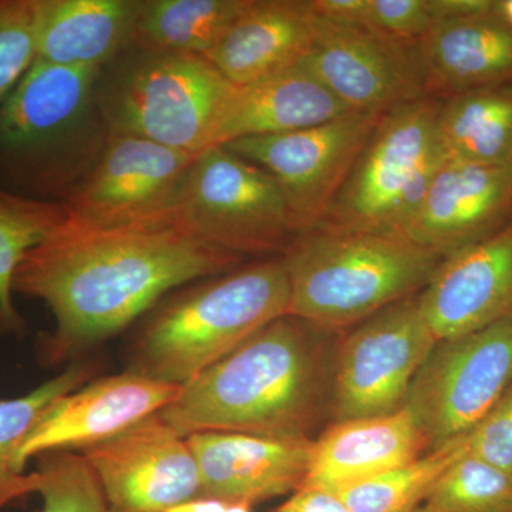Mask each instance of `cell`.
<instances>
[{
    "label": "cell",
    "mask_w": 512,
    "mask_h": 512,
    "mask_svg": "<svg viewBox=\"0 0 512 512\" xmlns=\"http://www.w3.org/2000/svg\"><path fill=\"white\" fill-rule=\"evenodd\" d=\"M430 450L429 439L406 407L387 416L336 421L313 440L303 485L339 491L410 463Z\"/></svg>",
    "instance_id": "19"
},
{
    "label": "cell",
    "mask_w": 512,
    "mask_h": 512,
    "mask_svg": "<svg viewBox=\"0 0 512 512\" xmlns=\"http://www.w3.org/2000/svg\"><path fill=\"white\" fill-rule=\"evenodd\" d=\"M289 301L281 256L211 276L156 309L138 335L128 370L184 387L288 315Z\"/></svg>",
    "instance_id": "5"
},
{
    "label": "cell",
    "mask_w": 512,
    "mask_h": 512,
    "mask_svg": "<svg viewBox=\"0 0 512 512\" xmlns=\"http://www.w3.org/2000/svg\"><path fill=\"white\" fill-rule=\"evenodd\" d=\"M225 508H227V504L222 503V501L201 497L187 501V503L175 505L174 508L167 512H225Z\"/></svg>",
    "instance_id": "37"
},
{
    "label": "cell",
    "mask_w": 512,
    "mask_h": 512,
    "mask_svg": "<svg viewBox=\"0 0 512 512\" xmlns=\"http://www.w3.org/2000/svg\"><path fill=\"white\" fill-rule=\"evenodd\" d=\"M251 508L245 504H227L225 512H252Z\"/></svg>",
    "instance_id": "39"
},
{
    "label": "cell",
    "mask_w": 512,
    "mask_h": 512,
    "mask_svg": "<svg viewBox=\"0 0 512 512\" xmlns=\"http://www.w3.org/2000/svg\"><path fill=\"white\" fill-rule=\"evenodd\" d=\"M62 202L36 200L0 188V330L20 332L25 320L13 303V278L25 256L66 224Z\"/></svg>",
    "instance_id": "26"
},
{
    "label": "cell",
    "mask_w": 512,
    "mask_h": 512,
    "mask_svg": "<svg viewBox=\"0 0 512 512\" xmlns=\"http://www.w3.org/2000/svg\"><path fill=\"white\" fill-rule=\"evenodd\" d=\"M289 315L345 332L430 284L444 258L402 235L315 228L281 256Z\"/></svg>",
    "instance_id": "4"
},
{
    "label": "cell",
    "mask_w": 512,
    "mask_h": 512,
    "mask_svg": "<svg viewBox=\"0 0 512 512\" xmlns=\"http://www.w3.org/2000/svg\"><path fill=\"white\" fill-rule=\"evenodd\" d=\"M234 87L204 56L128 47L101 69L97 103L110 134L200 154Z\"/></svg>",
    "instance_id": "6"
},
{
    "label": "cell",
    "mask_w": 512,
    "mask_h": 512,
    "mask_svg": "<svg viewBox=\"0 0 512 512\" xmlns=\"http://www.w3.org/2000/svg\"><path fill=\"white\" fill-rule=\"evenodd\" d=\"M143 0H35L36 60L103 69L131 46Z\"/></svg>",
    "instance_id": "22"
},
{
    "label": "cell",
    "mask_w": 512,
    "mask_h": 512,
    "mask_svg": "<svg viewBox=\"0 0 512 512\" xmlns=\"http://www.w3.org/2000/svg\"><path fill=\"white\" fill-rule=\"evenodd\" d=\"M308 0H251L205 59L234 86L258 82L301 62L313 37Z\"/></svg>",
    "instance_id": "21"
},
{
    "label": "cell",
    "mask_w": 512,
    "mask_h": 512,
    "mask_svg": "<svg viewBox=\"0 0 512 512\" xmlns=\"http://www.w3.org/2000/svg\"><path fill=\"white\" fill-rule=\"evenodd\" d=\"M275 512H349L335 491L315 485H303Z\"/></svg>",
    "instance_id": "34"
},
{
    "label": "cell",
    "mask_w": 512,
    "mask_h": 512,
    "mask_svg": "<svg viewBox=\"0 0 512 512\" xmlns=\"http://www.w3.org/2000/svg\"><path fill=\"white\" fill-rule=\"evenodd\" d=\"M434 26L429 0H369L366 28L394 42L417 45Z\"/></svg>",
    "instance_id": "33"
},
{
    "label": "cell",
    "mask_w": 512,
    "mask_h": 512,
    "mask_svg": "<svg viewBox=\"0 0 512 512\" xmlns=\"http://www.w3.org/2000/svg\"><path fill=\"white\" fill-rule=\"evenodd\" d=\"M512 221V164L447 158L402 237L441 258L493 237Z\"/></svg>",
    "instance_id": "16"
},
{
    "label": "cell",
    "mask_w": 512,
    "mask_h": 512,
    "mask_svg": "<svg viewBox=\"0 0 512 512\" xmlns=\"http://www.w3.org/2000/svg\"><path fill=\"white\" fill-rule=\"evenodd\" d=\"M466 434L379 476L335 491L349 512H414L448 468L466 456Z\"/></svg>",
    "instance_id": "27"
},
{
    "label": "cell",
    "mask_w": 512,
    "mask_h": 512,
    "mask_svg": "<svg viewBox=\"0 0 512 512\" xmlns=\"http://www.w3.org/2000/svg\"><path fill=\"white\" fill-rule=\"evenodd\" d=\"M249 3L251 0H143L130 47L208 55Z\"/></svg>",
    "instance_id": "25"
},
{
    "label": "cell",
    "mask_w": 512,
    "mask_h": 512,
    "mask_svg": "<svg viewBox=\"0 0 512 512\" xmlns=\"http://www.w3.org/2000/svg\"><path fill=\"white\" fill-rule=\"evenodd\" d=\"M80 453L99 476L107 512H167L202 497L188 441L160 413Z\"/></svg>",
    "instance_id": "14"
},
{
    "label": "cell",
    "mask_w": 512,
    "mask_h": 512,
    "mask_svg": "<svg viewBox=\"0 0 512 512\" xmlns=\"http://www.w3.org/2000/svg\"><path fill=\"white\" fill-rule=\"evenodd\" d=\"M437 342L419 295L393 303L340 333L329 423L404 409L413 379Z\"/></svg>",
    "instance_id": "9"
},
{
    "label": "cell",
    "mask_w": 512,
    "mask_h": 512,
    "mask_svg": "<svg viewBox=\"0 0 512 512\" xmlns=\"http://www.w3.org/2000/svg\"><path fill=\"white\" fill-rule=\"evenodd\" d=\"M35 60V0H0V104Z\"/></svg>",
    "instance_id": "31"
},
{
    "label": "cell",
    "mask_w": 512,
    "mask_h": 512,
    "mask_svg": "<svg viewBox=\"0 0 512 512\" xmlns=\"http://www.w3.org/2000/svg\"><path fill=\"white\" fill-rule=\"evenodd\" d=\"M302 62L353 113L384 114L429 97L416 45L394 42L366 26L315 16L311 47Z\"/></svg>",
    "instance_id": "13"
},
{
    "label": "cell",
    "mask_w": 512,
    "mask_h": 512,
    "mask_svg": "<svg viewBox=\"0 0 512 512\" xmlns=\"http://www.w3.org/2000/svg\"><path fill=\"white\" fill-rule=\"evenodd\" d=\"M92 376V366L77 363L25 396L0 400V510L32 494L30 474L15 470V457L23 441L60 397L80 389Z\"/></svg>",
    "instance_id": "28"
},
{
    "label": "cell",
    "mask_w": 512,
    "mask_h": 512,
    "mask_svg": "<svg viewBox=\"0 0 512 512\" xmlns=\"http://www.w3.org/2000/svg\"><path fill=\"white\" fill-rule=\"evenodd\" d=\"M242 259L175 224L96 229L67 220L25 256L13 292L53 313L39 352L57 366L113 338L168 292L228 274Z\"/></svg>",
    "instance_id": "1"
},
{
    "label": "cell",
    "mask_w": 512,
    "mask_h": 512,
    "mask_svg": "<svg viewBox=\"0 0 512 512\" xmlns=\"http://www.w3.org/2000/svg\"><path fill=\"white\" fill-rule=\"evenodd\" d=\"M173 221L241 258L282 256L303 234L274 178L224 146L207 148L195 158Z\"/></svg>",
    "instance_id": "8"
},
{
    "label": "cell",
    "mask_w": 512,
    "mask_h": 512,
    "mask_svg": "<svg viewBox=\"0 0 512 512\" xmlns=\"http://www.w3.org/2000/svg\"><path fill=\"white\" fill-rule=\"evenodd\" d=\"M493 16L512 30V0H494Z\"/></svg>",
    "instance_id": "38"
},
{
    "label": "cell",
    "mask_w": 512,
    "mask_h": 512,
    "mask_svg": "<svg viewBox=\"0 0 512 512\" xmlns=\"http://www.w3.org/2000/svg\"><path fill=\"white\" fill-rule=\"evenodd\" d=\"M468 456L512 477V384L483 419L466 434Z\"/></svg>",
    "instance_id": "32"
},
{
    "label": "cell",
    "mask_w": 512,
    "mask_h": 512,
    "mask_svg": "<svg viewBox=\"0 0 512 512\" xmlns=\"http://www.w3.org/2000/svg\"><path fill=\"white\" fill-rule=\"evenodd\" d=\"M198 471L202 497L254 507L295 493L305 484L313 440H279L207 431L185 437Z\"/></svg>",
    "instance_id": "18"
},
{
    "label": "cell",
    "mask_w": 512,
    "mask_h": 512,
    "mask_svg": "<svg viewBox=\"0 0 512 512\" xmlns=\"http://www.w3.org/2000/svg\"><path fill=\"white\" fill-rule=\"evenodd\" d=\"M353 113L301 62L235 86L220 114L211 147L247 137L291 133Z\"/></svg>",
    "instance_id": "20"
},
{
    "label": "cell",
    "mask_w": 512,
    "mask_h": 512,
    "mask_svg": "<svg viewBox=\"0 0 512 512\" xmlns=\"http://www.w3.org/2000/svg\"><path fill=\"white\" fill-rule=\"evenodd\" d=\"M180 386L127 370L60 397L23 441L15 470L49 451H83L113 439L177 399Z\"/></svg>",
    "instance_id": "15"
},
{
    "label": "cell",
    "mask_w": 512,
    "mask_h": 512,
    "mask_svg": "<svg viewBox=\"0 0 512 512\" xmlns=\"http://www.w3.org/2000/svg\"><path fill=\"white\" fill-rule=\"evenodd\" d=\"M416 56L429 97L512 82V30L493 12L437 23L417 43Z\"/></svg>",
    "instance_id": "23"
},
{
    "label": "cell",
    "mask_w": 512,
    "mask_h": 512,
    "mask_svg": "<svg viewBox=\"0 0 512 512\" xmlns=\"http://www.w3.org/2000/svg\"><path fill=\"white\" fill-rule=\"evenodd\" d=\"M30 493L42 497L35 512H107L103 487L80 451H49L35 458Z\"/></svg>",
    "instance_id": "29"
},
{
    "label": "cell",
    "mask_w": 512,
    "mask_h": 512,
    "mask_svg": "<svg viewBox=\"0 0 512 512\" xmlns=\"http://www.w3.org/2000/svg\"><path fill=\"white\" fill-rule=\"evenodd\" d=\"M382 116L349 113L319 126L241 138L224 147L274 178L305 234L325 217Z\"/></svg>",
    "instance_id": "12"
},
{
    "label": "cell",
    "mask_w": 512,
    "mask_h": 512,
    "mask_svg": "<svg viewBox=\"0 0 512 512\" xmlns=\"http://www.w3.org/2000/svg\"><path fill=\"white\" fill-rule=\"evenodd\" d=\"M340 333L285 315L181 387L163 417L183 437L207 431L315 440L329 424Z\"/></svg>",
    "instance_id": "2"
},
{
    "label": "cell",
    "mask_w": 512,
    "mask_h": 512,
    "mask_svg": "<svg viewBox=\"0 0 512 512\" xmlns=\"http://www.w3.org/2000/svg\"><path fill=\"white\" fill-rule=\"evenodd\" d=\"M511 384L512 316L439 340L413 379L406 409L436 450L473 429Z\"/></svg>",
    "instance_id": "10"
},
{
    "label": "cell",
    "mask_w": 512,
    "mask_h": 512,
    "mask_svg": "<svg viewBox=\"0 0 512 512\" xmlns=\"http://www.w3.org/2000/svg\"><path fill=\"white\" fill-rule=\"evenodd\" d=\"M197 156L110 134L86 183L62 202L69 222L96 229L174 224L178 198Z\"/></svg>",
    "instance_id": "11"
},
{
    "label": "cell",
    "mask_w": 512,
    "mask_h": 512,
    "mask_svg": "<svg viewBox=\"0 0 512 512\" xmlns=\"http://www.w3.org/2000/svg\"><path fill=\"white\" fill-rule=\"evenodd\" d=\"M313 15L330 22L366 26L369 0H308Z\"/></svg>",
    "instance_id": "35"
},
{
    "label": "cell",
    "mask_w": 512,
    "mask_h": 512,
    "mask_svg": "<svg viewBox=\"0 0 512 512\" xmlns=\"http://www.w3.org/2000/svg\"><path fill=\"white\" fill-rule=\"evenodd\" d=\"M437 126L448 158L512 164V82L446 97L439 103Z\"/></svg>",
    "instance_id": "24"
},
{
    "label": "cell",
    "mask_w": 512,
    "mask_h": 512,
    "mask_svg": "<svg viewBox=\"0 0 512 512\" xmlns=\"http://www.w3.org/2000/svg\"><path fill=\"white\" fill-rule=\"evenodd\" d=\"M439 103L424 97L383 114L316 228L403 235L448 158Z\"/></svg>",
    "instance_id": "7"
},
{
    "label": "cell",
    "mask_w": 512,
    "mask_h": 512,
    "mask_svg": "<svg viewBox=\"0 0 512 512\" xmlns=\"http://www.w3.org/2000/svg\"><path fill=\"white\" fill-rule=\"evenodd\" d=\"M494 0H429L434 23L450 22L488 15L493 12Z\"/></svg>",
    "instance_id": "36"
},
{
    "label": "cell",
    "mask_w": 512,
    "mask_h": 512,
    "mask_svg": "<svg viewBox=\"0 0 512 512\" xmlns=\"http://www.w3.org/2000/svg\"><path fill=\"white\" fill-rule=\"evenodd\" d=\"M414 512H512V477L466 454Z\"/></svg>",
    "instance_id": "30"
},
{
    "label": "cell",
    "mask_w": 512,
    "mask_h": 512,
    "mask_svg": "<svg viewBox=\"0 0 512 512\" xmlns=\"http://www.w3.org/2000/svg\"><path fill=\"white\" fill-rule=\"evenodd\" d=\"M419 302L439 340L511 318L512 221L493 237L444 258Z\"/></svg>",
    "instance_id": "17"
},
{
    "label": "cell",
    "mask_w": 512,
    "mask_h": 512,
    "mask_svg": "<svg viewBox=\"0 0 512 512\" xmlns=\"http://www.w3.org/2000/svg\"><path fill=\"white\" fill-rule=\"evenodd\" d=\"M100 69L35 60L0 104V178L20 195L64 202L109 141L97 103Z\"/></svg>",
    "instance_id": "3"
}]
</instances>
